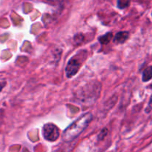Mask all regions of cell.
Instances as JSON below:
<instances>
[{
	"instance_id": "1",
	"label": "cell",
	"mask_w": 152,
	"mask_h": 152,
	"mask_svg": "<svg viewBox=\"0 0 152 152\" xmlns=\"http://www.w3.org/2000/svg\"><path fill=\"white\" fill-rule=\"evenodd\" d=\"M93 119L91 113L88 112L80 116L77 120L71 123L66 129L63 132L62 135V139L64 142H69L78 137L83 131L90 124L91 121Z\"/></svg>"
},
{
	"instance_id": "2",
	"label": "cell",
	"mask_w": 152,
	"mask_h": 152,
	"mask_svg": "<svg viewBox=\"0 0 152 152\" xmlns=\"http://www.w3.org/2000/svg\"><path fill=\"white\" fill-rule=\"evenodd\" d=\"M59 129L53 123H47L42 128V135L45 140L49 142H54L59 137Z\"/></svg>"
},
{
	"instance_id": "3",
	"label": "cell",
	"mask_w": 152,
	"mask_h": 152,
	"mask_svg": "<svg viewBox=\"0 0 152 152\" xmlns=\"http://www.w3.org/2000/svg\"><path fill=\"white\" fill-rule=\"evenodd\" d=\"M80 68V62L77 59H70L65 67V74L68 78H71L77 74Z\"/></svg>"
},
{
	"instance_id": "4",
	"label": "cell",
	"mask_w": 152,
	"mask_h": 152,
	"mask_svg": "<svg viewBox=\"0 0 152 152\" xmlns=\"http://www.w3.org/2000/svg\"><path fill=\"white\" fill-rule=\"evenodd\" d=\"M129 33L128 31H120L117 33L114 38V42L117 44L124 43L129 39Z\"/></svg>"
},
{
	"instance_id": "5",
	"label": "cell",
	"mask_w": 152,
	"mask_h": 152,
	"mask_svg": "<svg viewBox=\"0 0 152 152\" xmlns=\"http://www.w3.org/2000/svg\"><path fill=\"white\" fill-rule=\"evenodd\" d=\"M112 39H113V34L111 32H108L107 33V34L99 37L98 39H99V42L102 45H106V44H108V43L111 41Z\"/></svg>"
},
{
	"instance_id": "6",
	"label": "cell",
	"mask_w": 152,
	"mask_h": 152,
	"mask_svg": "<svg viewBox=\"0 0 152 152\" xmlns=\"http://www.w3.org/2000/svg\"><path fill=\"white\" fill-rule=\"evenodd\" d=\"M152 79V66H148L142 73V80L143 82H148Z\"/></svg>"
},
{
	"instance_id": "7",
	"label": "cell",
	"mask_w": 152,
	"mask_h": 152,
	"mask_svg": "<svg viewBox=\"0 0 152 152\" xmlns=\"http://www.w3.org/2000/svg\"><path fill=\"white\" fill-rule=\"evenodd\" d=\"M131 0H117V6L120 9H125L130 4Z\"/></svg>"
},
{
	"instance_id": "8",
	"label": "cell",
	"mask_w": 152,
	"mask_h": 152,
	"mask_svg": "<svg viewBox=\"0 0 152 152\" xmlns=\"http://www.w3.org/2000/svg\"><path fill=\"white\" fill-rule=\"evenodd\" d=\"M151 110H152V96H151V99H150L149 102H148V107H147L146 109H145V112L149 113Z\"/></svg>"
},
{
	"instance_id": "9",
	"label": "cell",
	"mask_w": 152,
	"mask_h": 152,
	"mask_svg": "<svg viewBox=\"0 0 152 152\" xmlns=\"http://www.w3.org/2000/svg\"><path fill=\"white\" fill-rule=\"evenodd\" d=\"M50 1H58V0H50Z\"/></svg>"
}]
</instances>
